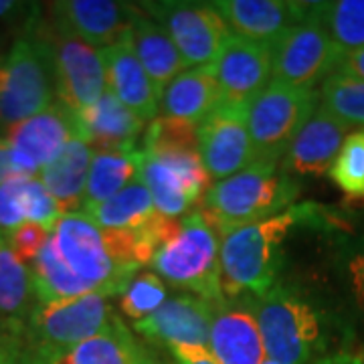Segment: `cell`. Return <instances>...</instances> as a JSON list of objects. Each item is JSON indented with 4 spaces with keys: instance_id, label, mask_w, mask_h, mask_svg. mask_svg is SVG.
<instances>
[{
    "instance_id": "6da1fadb",
    "label": "cell",
    "mask_w": 364,
    "mask_h": 364,
    "mask_svg": "<svg viewBox=\"0 0 364 364\" xmlns=\"http://www.w3.org/2000/svg\"><path fill=\"white\" fill-rule=\"evenodd\" d=\"M51 241L87 294L122 296L144 267L134 231H104L81 210L59 219Z\"/></svg>"
},
{
    "instance_id": "7a4b0ae2",
    "label": "cell",
    "mask_w": 364,
    "mask_h": 364,
    "mask_svg": "<svg viewBox=\"0 0 364 364\" xmlns=\"http://www.w3.org/2000/svg\"><path fill=\"white\" fill-rule=\"evenodd\" d=\"M312 203L294 205L284 213L237 227L221 239V291L225 299L265 296L284 263V243L289 233L314 219Z\"/></svg>"
},
{
    "instance_id": "3957f363",
    "label": "cell",
    "mask_w": 364,
    "mask_h": 364,
    "mask_svg": "<svg viewBox=\"0 0 364 364\" xmlns=\"http://www.w3.org/2000/svg\"><path fill=\"white\" fill-rule=\"evenodd\" d=\"M255 314L267 358L277 364H316L328 356L332 318L296 287L275 284L255 299Z\"/></svg>"
},
{
    "instance_id": "277c9868",
    "label": "cell",
    "mask_w": 364,
    "mask_h": 364,
    "mask_svg": "<svg viewBox=\"0 0 364 364\" xmlns=\"http://www.w3.org/2000/svg\"><path fill=\"white\" fill-rule=\"evenodd\" d=\"M299 191V181L282 170V162L255 160L233 176L213 182L198 210L223 237L294 207Z\"/></svg>"
},
{
    "instance_id": "5b68a950",
    "label": "cell",
    "mask_w": 364,
    "mask_h": 364,
    "mask_svg": "<svg viewBox=\"0 0 364 364\" xmlns=\"http://www.w3.org/2000/svg\"><path fill=\"white\" fill-rule=\"evenodd\" d=\"M152 273L174 289L221 301V235L196 208L181 219L178 233L158 249Z\"/></svg>"
},
{
    "instance_id": "8992f818",
    "label": "cell",
    "mask_w": 364,
    "mask_h": 364,
    "mask_svg": "<svg viewBox=\"0 0 364 364\" xmlns=\"http://www.w3.org/2000/svg\"><path fill=\"white\" fill-rule=\"evenodd\" d=\"M55 104L51 61L41 39L37 21L28 23L25 35L0 57V128L45 112Z\"/></svg>"
},
{
    "instance_id": "52a82bcc",
    "label": "cell",
    "mask_w": 364,
    "mask_h": 364,
    "mask_svg": "<svg viewBox=\"0 0 364 364\" xmlns=\"http://www.w3.org/2000/svg\"><path fill=\"white\" fill-rule=\"evenodd\" d=\"M117 318L112 298L102 294L49 304L37 301L23 334L25 354L61 350L79 344L104 332Z\"/></svg>"
},
{
    "instance_id": "ba28073f",
    "label": "cell",
    "mask_w": 364,
    "mask_h": 364,
    "mask_svg": "<svg viewBox=\"0 0 364 364\" xmlns=\"http://www.w3.org/2000/svg\"><path fill=\"white\" fill-rule=\"evenodd\" d=\"M320 105V90L272 81L247 107L255 160L282 162L291 140Z\"/></svg>"
},
{
    "instance_id": "9c48e42d",
    "label": "cell",
    "mask_w": 364,
    "mask_h": 364,
    "mask_svg": "<svg viewBox=\"0 0 364 364\" xmlns=\"http://www.w3.org/2000/svg\"><path fill=\"white\" fill-rule=\"evenodd\" d=\"M37 28L49 53L57 102L73 114L95 104L107 91L102 51L53 23L37 21Z\"/></svg>"
},
{
    "instance_id": "30bf717a",
    "label": "cell",
    "mask_w": 364,
    "mask_h": 364,
    "mask_svg": "<svg viewBox=\"0 0 364 364\" xmlns=\"http://www.w3.org/2000/svg\"><path fill=\"white\" fill-rule=\"evenodd\" d=\"M142 178L158 213L176 221L200 207L213 184L200 154L188 150H144Z\"/></svg>"
},
{
    "instance_id": "8fae6325",
    "label": "cell",
    "mask_w": 364,
    "mask_h": 364,
    "mask_svg": "<svg viewBox=\"0 0 364 364\" xmlns=\"http://www.w3.org/2000/svg\"><path fill=\"white\" fill-rule=\"evenodd\" d=\"M140 9L168 33L188 69L210 65L231 35L210 2L162 0L144 2Z\"/></svg>"
},
{
    "instance_id": "7c38bea8",
    "label": "cell",
    "mask_w": 364,
    "mask_h": 364,
    "mask_svg": "<svg viewBox=\"0 0 364 364\" xmlns=\"http://www.w3.org/2000/svg\"><path fill=\"white\" fill-rule=\"evenodd\" d=\"M344 53L322 26L308 18L289 28L272 45L273 81L294 87L316 90V85L338 71Z\"/></svg>"
},
{
    "instance_id": "4fadbf2b",
    "label": "cell",
    "mask_w": 364,
    "mask_h": 364,
    "mask_svg": "<svg viewBox=\"0 0 364 364\" xmlns=\"http://www.w3.org/2000/svg\"><path fill=\"white\" fill-rule=\"evenodd\" d=\"M75 136H79L77 116L55 102L37 116L6 128L2 138L13 150L16 176H39Z\"/></svg>"
},
{
    "instance_id": "5bb4252c",
    "label": "cell",
    "mask_w": 364,
    "mask_h": 364,
    "mask_svg": "<svg viewBox=\"0 0 364 364\" xmlns=\"http://www.w3.org/2000/svg\"><path fill=\"white\" fill-rule=\"evenodd\" d=\"M223 93V105L247 109L273 81L272 47L229 35L215 61L207 65Z\"/></svg>"
},
{
    "instance_id": "9a60e30c",
    "label": "cell",
    "mask_w": 364,
    "mask_h": 364,
    "mask_svg": "<svg viewBox=\"0 0 364 364\" xmlns=\"http://www.w3.org/2000/svg\"><path fill=\"white\" fill-rule=\"evenodd\" d=\"M219 301L195 294H174L156 312L134 324V332L162 348L195 346L208 350V332Z\"/></svg>"
},
{
    "instance_id": "2e32d148",
    "label": "cell",
    "mask_w": 364,
    "mask_h": 364,
    "mask_svg": "<svg viewBox=\"0 0 364 364\" xmlns=\"http://www.w3.org/2000/svg\"><path fill=\"white\" fill-rule=\"evenodd\" d=\"M198 154L213 182L229 178L255 162L247 109L221 105L198 126Z\"/></svg>"
},
{
    "instance_id": "e0dca14e",
    "label": "cell",
    "mask_w": 364,
    "mask_h": 364,
    "mask_svg": "<svg viewBox=\"0 0 364 364\" xmlns=\"http://www.w3.org/2000/svg\"><path fill=\"white\" fill-rule=\"evenodd\" d=\"M136 14V4L114 0H63L51 4L53 25L100 51L126 41Z\"/></svg>"
},
{
    "instance_id": "ac0fdd59",
    "label": "cell",
    "mask_w": 364,
    "mask_h": 364,
    "mask_svg": "<svg viewBox=\"0 0 364 364\" xmlns=\"http://www.w3.org/2000/svg\"><path fill=\"white\" fill-rule=\"evenodd\" d=\"M208 352L219 364H263L267 358L255 299L223 298L208 332Z\"/></svg>"
},
{
    "instance_id": "d6986e66",
    "label": "cell",
    "mask_w": 364,
    "mask_h": 364,
    "mask_svg": "<svg viewBox=\"0 0 364 364\" xmlns=\"http://www.w3.org/2000/svg\"><path fill=\"white\" fill-rule=\"evenodd\" d=\"M233 35L272 47L289 28L308 18V2L287 0H217L210 2Z\"/></svg>"
},
{
    "instance_id": "ffe728a7",
    "label": "cell",
    "mask_w": 364,
    "mask_h": 364,
    "mask_svg": "<svg viewBox=\"0 0 364 364\" xmlns=\"http://www.w3.org/2000/svg\"><path fill=\"white\" fill-rule=\"evenodd\" d=\"M350 130L348 124L330 116L318 105L289 144L282 158V170L296 181L304 176H324L332 168Z\"/></svg>"
},
{
    "instance_id": "44dd1931",
    "label": "cell",
    "mask_w": 364,
    "mask_h": 364,
    "mask_svg": "<svg viewBox=\"0 0 364 364\" xmlns=\"http://www.w3.org/2000/svg\"><path fill=\"white\" fill-rule=\"evenodd\" d=\"M25 364H158L136 332L117 318L97 336L61 350L25 354Z\"/></svg>"
},
{
    "instance_id": "7402d4cb",
    "label": "cell",
    "mask_w": 364,
    "mask_h": 364,
    "mask_svg": "<svg viewBox=\"0 0 364 364\" xmlns=\"http://www.w3.org/2000/svg\"><path fill=\"white\" fill-rule=\"evenodd\" d=\"M107 90L126 107H130L144 122H152L160 114V97L152 79L132 51L130 43L122 41L114 47L102 49Z\"/></svg>"
},
{
    "instance_id": "603a6c76",
    "label": "cell",
    "mask_w": 364,
    "mask_h": 364,
    "mask_svg": "<svg viewBox=\"0 0 364 364\" xmlns=\"http://www.w3.org/2000/svg\"><path fill=\"white\" fill-rule=\"evenodd\" d=\"M75 116L79 138L90 144L91 150L136 146L146 126V122L122 104L109 90L95 104L81 109Z\"/></svg>"
},
{
    "instance_id": "cb8c5ba5",
    "label": "cell",
    "mask_w": 364,
    "mask_h": 364,
    "mask_svg": "<svg viewBox=\"0 0 364 364\" xmlns=\"http://www.w3.org/2000/svg\"><path fill=\"white\" fill-rule=\"evenodd\" d=\"M223 105V93L210 69L193 67L170 81L160 95V116L200 126Z\"/></svg>"
},
{
    "instance_id": "d4e9b609",
    "label": "cell",
    "mask_w": 364,
    "mask_h": 364,
    "mask_svg": "<svg viewBox=\"0 0 364 364\" xmlns=\"http://www.w3.org/2000/svg\"><path fill=\"white\" fill-rule=\"evenodd\" d=\"M126 41L130 43L132 51L136 53L148 77L152 79L158 97L162 95V91L166 90L172 79L188 69L181 51L168 37V33L144 13L140 4Z\"/></svg>"
},
{
    "instance_id": "484cf974",
    "label": "cell",
    "mask_w": 364,
    "mask_h": 364,
    "mask_svg": "<svg viewBox=\"0 0 364 364\" xmlns=\"http://www.w3.org/2000/svg\"><path fill=\"white\" fill-rule=\"evenodd\" d=\"M35 306L31 267L16 257L6 237L0 235V332L23 338Z\"/></svg>"
},
{
    "instance_id": "4316f807",
    "label": "cell",
    "mask_w": 364,
    "mask_h": 364,
    "mask_svg": "<svg viewBox=\"0 0 364 364\" xmlns=\"http://www.w3.org/2000/svg\"><path fill=\"white\" fill-rule=\"evenodd\" d=\"M91 156L93 150L90 144L75 136L69 140L63 152L39 172V181L57 200L63 215L77 213V208L83 207Z\"/></svg>"
},
{
    "instance_id": "83f0119b",
    "label": "cell",
    "mask_w": 364,
    "mask_h": 364,
    "mask_svg": "<svg viewBox=\"0 0 364 364\" xmlns=\"http://www.w3.org/2000/svg\"><path fill=\"white\" fill-rule=\"evenodd\" d=\"M142 164L144 150L138 146L93 150L81 210L102 205L119 191H124L134 178L142 174Z\"/></svg>"
},
{
    "instance_id": "f1b7e54d",
    "label": "cell",
    "mask_w": 364,
    "mask_h": 364,
    "mask_svg": "<svg viewBox=\"0 0 364 364\" xmlns=\"http://www.w3.org/2000/svg\"><path fill=\"white\" fill-rule=\"evenodd\" d=\"M81 213H85L104 231H140L160 215L148 186L144 184L142 174L105 203Z\"/></svg>"
},
{
    "instance_id": "f546056e",
    "label": "cell",
    "mask_w": 364,
    "mask_h": 364,
    "mask_svg": "<svg viewBox=\"0 0 364 364\" xmlns=\"http://www.w3.org/2000/svg\"><path fill=\"white\" fill-rule=\"evenodd\" d=\"M308 18L322 26L344 55L364 47V0L308 2Z\"/></svg>"
},
{
    "instance_id": "4dcf8cb0",
    "label": "cell",
    "mask_w": 364,
    "mask_h": 364,
    "mask_svg": "<svg viewBox=\"0 0 364 364\" xmlns=\"http://www.w3.org/2000/svg\"><path fill=\"white\" fill-rule=\"evenodd\" d=\"M320 107L348 126H364V79L334 73L320 87Z\"/></svg>"
},
{
    "instance_id": "1f68e13d",
    "label": "cell",
    "mask_w": 364,
    "mask_h": 364,
    "mask_svg": "<svg viewBox=\"0 0 364 364\" xmlns=\"http://www.w3.org/2000/svg\"><path fill=\"white\" fill-rule=\"evenodd\" d=\"M168 299V287L156 273L142 272L132 279L119 296V310L130 320L142 322Z\"/></svg>"
},
{
    "instance_id": "d6a6232c",
    "label": "cell",
    "mask_w": 364,
    "mask_h": 364,
    "mask_svg": "<svg viewBox=\"0 0 364 364\" xmlns=\"http://www.w3.org/2000/svg\"><path fill=\"white\" fill-rule=\"evenodd\" d=\"M328 174L344 195L364 198V130L350 132Z\"/></svg>"
},
{
    "instance_id": "836d02e7",
    "label": "cell",
    "mask_w": 364,
    "mask_h": 364,
    "mask_svg": "<svg viewBox=\"0 0 364 364\" xmlns=\"http://www.w3.org/2000/svg\"><path fill=\"white\" fill-rule=\"evenodd\" d=\"M142 150H188L198 152V126L158 116L144 132Z\"/></svg>"
},
{
    "instance_id": "e575fe53",
    "label": "cell",
    "mask_w": 364,
    "mask_h": 364,
    "mask_svg": "<svg viewBox=\"0 0 364 364\" xmlns=\"http://www.w3.org/2000/svg\"><path fill=\"white\" fill-rule=\"evenodd\" d=\"M340 275L354 310L364 314V233L340 251Z\"/></svg>"
},
{
    "instance_id": "d590c367",
    "label": "cell",
    "mask_w": 364,
    "mask_h": 364,
    "mask_svg": "<svg viewBox=\"0 0 364 364\" xmlns=\"http://www.w3.org/2000/svg\"><path fill=\"white\" fill-rule=\"evenodd\" d=\"M31 176H14L0 184V235L9 237L26 223V182Z\"/></svg>"
},
{
    "instance_id": "8d00e7d4",
    "label": "cell",
    "mask_w": 364,
    "mask_h": 364,
    "mask_svg": "<svg viewBox=\"0 0 364 364\" xmlns=\"http://www.w3.org/2000/svg\"><path fill=\"white\" fill-rule=\"evenodd\" d=\"M49 235H51L49 229L35 225V223H25V225L16 227L13 233L6 237V241L16 253V257L31 267L33 261L37 259V255L41 253V249L45 247Z\"/></svg>"
},
{
    "instance_id": "74e56055",
    "label": "cell",
    "mask_w": 364,
    "mask_h": 364,
    "mask_svg": "<svg viewBox=\"0 0 364 364\" xmlns=\"http://www.w3.org/2000/svg\"><path fill=\"white\" fill-rule=\"evenodd\" d=\"M0 364H25L23 338L0 332Z\"/></svg>"
},
{
    "instance_id": "f35d334b",
    "label": "cell",
    "mask_w": 364,
    "mask_h": 364,
    "mask_svg": "<svg viewBox=\"0 0 364 364\" xmlns=\"http://www.w3.org/2000/svg\"><path fill=\"white\" fill-rule=\"evenodd\" d=\"M176 364H219L215 356L205 348H195V346H172L168 348Z\"/></svg>"
},
{
    "instance_id": "ab89813d",
    "label": "cell",
    "mask_w": 364,
    "mask_h": 364,
    "mask_svg": "<svg viewBox=\"0 0 364 364\" xmlns=\"http://www.w3.org/2000/svg\"><path fill=\"white\" fill-rule=\"evenodd\" d=\"M336 73H344V75L364 79V47L358 49V51L344 55V59H342V63H340Z\"/></svg>"
},
{
    "instance_id": "60d3db41",
    "label": "cell",
    "mask_w": 364,
    "mask_h": 364,
    "mask_svg": "<svg viewBox=\"0 0 364 364\" xmlns=\"http://www.w3.org/2000/svg\"><path fill=\"white\" fill-rule=\"evenodd\" d=\"M16 176L13 164V150L4 138H0V184Z\"/></svg>"
},
{
    "instance_id": "b9f144b4",
    "label": "cell",
    "mask_w": 364,
    "mask_h": 364,
    "mask_svg": "<svg viewBox=\"0 0 364 364\" xmlns=\"http://www.w3.org/2000/svg\"><path fill=\"white\" fill-rule=\"evenodd\" d=\"M316 364H364L363 352H348L340 350L334 354H328L326 358L318 360Z\"/></svg>"
},
{
    "instance_id": "7bdbcfd3",
    "label": "cell",
    "mask_w": 364,
    "mask_h": 364,
    "mask_svg": "<svg viewBox=\"0 0 364 364\" xmlns=\"http://www.w3.org/2000/svg\"><path fill=\"white\" fill-rule=\"evenodd\" d=\"M21 6L25 4H18V2H11V0H0V18H6V16H13L21 11Z\"/></svg>"
},
{
    "instance_id": "ee69618b",
    "label": "cell",
    "mask_w": 364,
    "mask_h": 364,
    "mask_svg": "<svg viewBox=\"0 0 364 364\" xmlns=\"http://www.w3.org/2000/svg\"><path fill=\"white\" fill-rule=\"evenodd\" d=\"M363 354H364V352H363Z\"/></svg>"
}]
</instances>
